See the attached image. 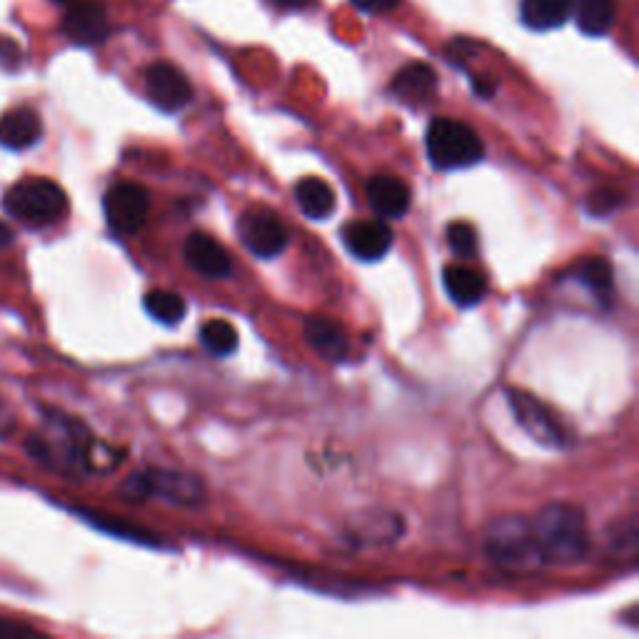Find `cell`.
<instances>
[{"label": "cell", "instance_id": "1", "mask_svg": "<svg viewBox=\"0 0 639 639\" xmlns=\"http://www.w3.org/2000/svg\"><path fill=\"white\" fill-rule=\"evenodd\" d=\"M28 455L61 475H103L121 465V453L93 438L81 420L61 410L42 413L38 432L25 442Z\"/></svg>", "mask_w": 639, "mask_h": 639}, {"label": "cell", "instance_id": "2", "mask_svg": "<svg viewBox=\"0 0 639 639\" xmlns=\"http://www.w3.org/2000/svg\"><path fill=\"white\" fill-rule=\"evenodd\" d=\"M532 534L544 565H575L590 552V532H587L585 513L565 502L544 505L530 519Z\"/></svg>", "mask_w": 639, "mask_h": 639}, {"label": "cell", "instance_id": "3", "mask_svg": "<svg viewBox=\"0 0 639 639\" xmlns=\"http://www.w3.org/2000/svg\"><path fill=\"white\" fill-rule=\"evenodd\" d=\"M3 210L23 225L48 228L67 216L71 200L50 177H23L3 193Z\"/></svg>", "mask_w": 639, "mask_h": 639}, {"label": "cell", "instance_id": "4", "mask_svg": "<svg viewBox=\"0 0 639 639\" xmlns=\"http://www.w3.org/2000/svg\"><path fill=\"white\" fill-rule=\"evenodd\" d=\"M121 495L127 502L158 497L181 507H200L206 502V484H202L198 475L165 470V467H145V470L133 472L121 484Z\"/></svg>", "mask_w": 639, "mask_h": 639}, {"label": "cell", "instance_id": "5", "mask_svg": "<svg viewBox=\"0 0 639 639\" xmlns=\"http://www.w3.org/2000/svg\"><path fill=\"white\" fill-rule=\"evenodd\" d=\"M428 158L438 170L472 168L484 158V143L472 125L455 118H434L425 135Z\"/></svg>", "mask_w": 639, "mask_h": 639}, {"label": "cell", "instance_id": "6", "mask_svg": "<svg viewBox=\"0 0 639 639\" xmlns=\"http://www.w3.org/2000/svg\"><path fill=\"white\" fill-rule=\"evenodd\" d=\"M488 555L500 567L513 569V573H532L544 565L530 519L517 515L500 517L497 523H492L488 532Z\"/></svg>", "mask_w": 639, "mask_h": 639}, {"label": "cell", "instance_id": "7", "mask_svg": "<svg viewBox=\"0 0 639 639\" xmlns=\"http://www.w3.org/2000/svg\"><path fill=\"white\" fill-rule=\"evenodd\" d=\"M507 403L513 410L515 420L534 442H540L542 447L560 450L567 445V432L562 428V422L550 410L548 405L540 403L534 395L525 390H507Z\"/></svg>", "mask_w": 639, "mask_h": 639}, {"label": "cell", "instance_id": "8", "mask_svg": "<svg viewBox=\"0 0 639 639\" xmlns=\"http://www.w3.org/2000/svg\"><path fill=\"white\" fill-rule=\"evenodd\" d=\"M106 223L118 237H131L145 225L150 212V195L138 183H115L103 198Z\"/></svg>", "mask_w": 639, "mask_h": 639}, {"label": "cell", "instance_id": "9", "mask_svg": "<svg viewBox=\"0 0 639 639\" xmlns=\"http://www.w3.org/2000/svg\"><path fill=\"white\" fill-rule=\"evenodd\" d=\"M237 235L255 258H278L287 248V228L270 208H250L237 220Z\"/></svg>", "mask_w": 639, "mask_h": 639}, {"label": "cell", "instance_id": "10", "mask_svg": "<svg viewBox=\"0 0 639 639\" xmlns=\"http://www.w3.org/2000/svg\"><path fill=\"white\" fill-rule=\"evenodd\" d=\"M143 78H145V93H148V98L160 110H165V113H177V110L191 106V100L195 96L193 85L177 65L168 61H158L145 67Z\"/></svg>", "mask_w": 639, "mask_h": 639}, {"label": "cell", "instance_id": "11", "mask_svg": "<svg viewBox=\"0 0 639 639\" xmlns=\"http://www.w3.org/2000/svg\"><path fill=\"white\" fill-rule=\"evenodd\" d=\"M63 33L67 40L83 48L106 42L110 36L106 5L98 3V0H83V3L71 5V11L63 15Z\"/></svg>", "mask_w": 639, "mask_h": 639}, {"label": "cell", "instance_id": "12", "mask_svg": "<svg viewBox=\"0 0 639 639\" xmlns=\"http://www.w3.org/2000/svg\"><path fill=\"white\" fill-rule=\"evenodd\" d=\"M392 228L388 220L372 218V220H353L343 228V243L351 250L353 258L362 262L382 260L392 248Z\"/></svg>", "mask_w": 639, "mask_h": 639}, {"label": "cell", "instance_id": "13", "mask_svg": "<svg viewBox=\"0 0 639 639\" xmlns=\"http://www.w3.org/2000/svg\"><path fill=\"white\" fill-rule=\"evenodd\" d=\"M183 258L198 275L208 280H225L233 272V258L225 245L208 233H191L183 243Z\"/></svg>", "mask_w": 639, "mask_h": 639}, {"label": "cell", "instance_id": "14", "mask_svg": "<svg viewBox=\"0 0 639 639\" xmlns=\"http://www.w3.org/2000/svg\"><path fill=\"white\" fill-rule=\"evenodd\" d=\"M370 208L382 220H400L407 216L413 206V191L403 177L397 175H374L368 183Z\"/></svg>", "mask_w": 639, "mask_h": 639}, {"label": "cell", "instance_id": "15", "mask_svg": "<svg viewBox=\"0 0 639 639\" xmlns=\"http://www.w3.org/2000/svg\"><path fill=\"white\" fill-rule=\"evenodd\" d=\"M305 340L320 357L328 362H343L351 355V337L347 330L332 318H322V315H312L305 322Z\"/></svg>", "mask_w": 639, "mask_h": 639}, {"label": "cell", "instance_id": "16", "mask_svg": "<svg viewBox=\"0 0 639 639\" xmlns=\"http://www.w3.org/2000/svg\"><path fill=\"white\" fill-rule=\"evenodd\" d=\"M42 138V121L28 106L13 108L0 115V145L5 150H28Z\"/></svg>", "mask_w": 639, "mask_h": 639}, {"label": "cell", "instance_id": "17", "mask_svg": "<svg viewBox=\"0 0 639 639\" xmlns=\"http://www.w3.org/2000/svg\"><path fill=\"white\" fill-rule=\"evenodd\" d=\"M390 90L405 103H425L438 93V73L428 63H407L395 73Z\"/></svg>", "mask_w": 639, "mask_h": 639}, {"label": "cell", "instance_id": "18", "mask_svg": "<svg viewBox=\"0 0 639 639\" xmlns=\"http://www.w3.org/2000/svg\"><path fill=\"white\" fill-rule=\"evenodd\" d=\"M442 285H445L450 300L459 305V308H472L488 293V280H484L482 272L463 266V262L442 270Z\"/></svg>", "mask_w": 639, "mask_h": 639}, {"label": "cell", "instance_id": "19", "mask_svg": "<svg viewBox=\"0 0 639 639\" xmlns=\"http://www.w3.org/2000/svg\"><path fill=\"white\" fill-rule=\"evenodd\" d=\"M295 202L303 216L308 220H315V223L332 218V212L337 208L335 191H332V185L328 181H322V177H305V181L297 183Z\"/></svg>", "mask_w": 639, "mask_h": 639}, {"label": "cell", "instance_id": "20", "mask_svg": "<svg viewBox=\"0 0 639 639\" xmlns=\"http://www.w3.org/2000/svg\"><path fill=\"white\" fill-rule=\"evenodd\" d=\"M575 11V0H519V19L530 30L544 33L565 25Z\"/></svg>", "mask_w": 639, "mask_h": 639}, {"label": "cell", "instance_id": "21", "mask_svg": "<svg viewBox=\"0 0 639 639\" xmlns=\"http://www.w3.org/2000/svg\"><path fill=\"white\" fill-rule=\"evenodd\" d=\"M575 21L585 36H607L617 21V3L615 0H575Z\"/></svg>", "mask_w": 639, "mask_h": 639}, {"label": "cell", "instance_id": "22", "mask_svg": "<svg viewBox=\"0 0 639 639\" xmlns=\"http://www.w3.org/2000/svg\"><path fill=\"white\" fill-rule=\"evenodd\" d=\"M143 305L145 312H148L152 320L163 322V325H177L187 312L185 297L170 293V290H150V293L143 297Z\"/></svg>", "mask_w": 639, "mask_h": 639}, {"label": "cell", "instance_id": "23", "mask_svg": "<svg viewBox=\"0 0 639 639\" xmlns=\"http://www.w3.org/2000/svg\"><path fill=\"white\" fill-rule=\"evenodd\" d=\"M200 343L210 355L228 357L237 351L241 337H237V330L233 322L216 318V320H208L206 325L200 328Z\"/></svg>", "mask_w": 639, "mask_h": 639}, {"label": "cell", "instance_id": "24", "mask_svg": "<svg viewBox=\"0 0 639 639\" xmlns=\"http://www.w3.org/2000/svg\"><path fill=\"white\" fill-rule=\"evenodd\" d=\"M577 278L585 287H590L594 295H610L615 287V270L607 258H587L582 266L577 268Z\"/></svg>", "mask_w": 639, "mask_h": 639}, {"label": "cell", "instance_id": "25", "mask_svg": "<svg viewBox=\"0 0 639 639\" xmlns=\"http://www.w3.org/2000/svg\"><path fill=\"white\" fill-rule=\"evenodd\" d=\"M447 245L459 260H470L477 255V230L470 223L457 220L447 228Z\"/></svg>", "mask_w": 639, "mask_h": 639}, {"label": "cell", "instance_id": "26", "mask_svg": "<svg viewBox=\"0 0 639 639\" xmlns=\"http://www.w3.org/2000/svg\"><path fill=\"white\" fill-rule=\"evenodd\" d=\"M622 206V193L612 191V187H602V191H594L587 200V210L592 212L594 218L612 216Z\"/></svg>", "mask_w": 639, "mask_h": 639}, {"label": "cell", "instance_id": "27", "mask_svg": "<svg viewBox=\"0 0 639 639\" xmlns=\"http://www.w3.org/2000/svg\"><path fill=\"white\" fill-rule=\"evenodd\" d=\"M23 65V50L15 40L0 36V71L15 73Z\"/></svg>", "mask_w": 639, "mask_h": 639}, {"label": "cell", "instance_id": "28", "mask_svg": "<svg viewBox=\"0 0 639 639\" xmlns=\"http://www.w3.org/2000/svg\"><path fill=\"white\" fill-rule=\"evenodd\" d=\"M351 3L357 8V11H362L368 15H380V13L395 11V8L400 5V0H351Z\"/></svg>", "mask_w": 639, "mask_h": 639}, {"label": "cell", "instance_id": "29", "mask_svg": "<svg viewBox=\"0 0 639 639\" xmlns=\"http://www.w3.org/2000/svg\"><path fill=\"white\" fill-rule=\"evenodd\" d=\"M38 635L30 625H23V622H11L0 619V639H19V637H33Z\"/></svg>", "mask_w": 639, "mask_h": 639}, {"label": "cell", "instance_id": "30", "mask_svg": "<svg viewBox=\"0 0 639 639\" xmlns=\"http://www.w3.org/2000/svg\"><path fill=\"white\" fill-rule=\"evenodd\" d=\"M13 243V230L5 223H0V248H8Z\"/></svg>", "mask_w": 639, "mask_h": 639}, {"label": "cell", "instance_id": "31", "mask_svg": "<svg viewBox=\"0 0 639 639\" xmlns=\"http://www.w3.org/2000/svg\"><path fill=\"white\" fill-rule=\"evenodd\" d=\"M272 3H278L283 8H305V5L315 3V0H272Z\"/></svg>", "mask_w": 639, "mask_h": 639}, {"label": "cell", "instance_id": "32", "mask_svg": "<svg viewBox=\"0 0 639 639\" xmlns=\"http://www.w3.org/2000/svg\"><path fill=\"white\" fill-rule=\"evenodd\" d=\"M61 3H63V0H61Z\"/></svg>", "mask_w": 639, "mask_h": 639}]
</instances>
